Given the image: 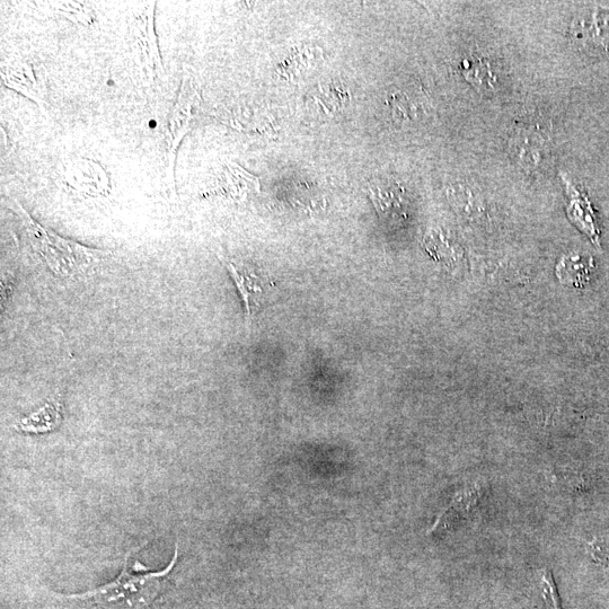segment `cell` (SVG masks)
<instances>
[{
    "instance_id": "obj_1",
    "label": "cell",
    "mask_w": 609,
    "mask_h": 609,
    "mask_svg": "<svg viewBox=\"0 0 609 609\" xmlns=\"http://www.w3.org/2000/svg\"><path fill=\"white\" fill-rule=\"evenodd\" d=\"M129 552L123 563L120 575L99 588L85 593L58 596L66 603H73L86 608L100 609H144L152 605L163 593L171 573L178 563L179 543H175L174 555L169 566L163 571L138 573L135 566L129 567Z\"/></svg>"
},
{
    "instance_id": "obj_6",
    "label": "cell",
    "mask_w": 609,
    "mask_h": 609,
    "mask_svg": "<svg viewBox=\"0 0 609 609\" xmlns=\"http://www.w3.org/2000/svg\"><path fill=\"white\" fill-rule=\"evenodd\" d=\"M572 37L589 50L609 47V12L595 8L578 15L572 23Z\"/></svg>"
},
{
    "instance_id": "obj_2",
    "label": "cell",
    "mask_w": 609,
    "mask_h": 609,
    "mask_svg": "<svg viewBox=\"0 0 609 609\" xmlns=\"http://www.w3.org/2000/svg\"><path fill=\"white\" fill-rule=\"evenodd\" d=\"M10 207L25 229L26 237L35 253L56 276L65 279L84 277L97 264L110 257V251L91 249L74 241L66 240L50 229L43 227L29 215L15 198L7 199Z\"/></svg>"
},
{
    "instance_id": "obj_19",
    "label": "cell",
    "mask_w": 609,
    "mask_h": 609,
    "mask_svg": "<svg viewBox=\"0 0 609 609\" xmlns=\"http://www.w3.org/2000/svg\"><path fill=\"white\" fill-rule=\"evenodd\" d=\"M538 589H540L545 609H560L559 596L549 569L538 572Z\"/></svg>"
},
{
    "instance_id": "obj_11",
    "label": "cell",
    "mask_w": 609,
    "mask_h": 609,
    "mask_svg": "<svg viewBox=\"0 0 609 609\" xmlns=\"http://www.w3.org/2000/svg\"><path fill=\"white\" fill-rule=\"evenodd\" d=\"M63 414H61V403L58 399H52L29 416L23 417L16 423L15 428L28 434L40 435L54 431L60 425Z\"/></svg>"
},
{
    "instance_id": "obj_12",
    "label": "cell",
    "mask_w": 609,
    "mask_h": 609,
    "mask_svg": "<svg viewBox=\"0 0 609 609\" xmlns=\"http://www.w3.org/2000/svg\"><path fill=\"white\" fill-rule=\"evenodd\" d=\"M349 102L348 88L337 82L320 85L319 90L313 95L315 109L325 117H333L340 113Z\"/></svg>"
},
{
    "instance_id": "obj_8",
    "label": "cell",
    "mask_w": 609,
    "mask_h": 609,
    "mask_svg": "<svg viewBox=\"0 0 609 609\" xmlns=\"http://www.w3.org/2000/svg\"><path fill=\"white\" fill-rule=\"evenodd\" d=\"M260 192L257 176L236 163H227L217 176L213 193L235 202H242L251 194Z\"/></svg>"
},
{
    "instance_id": "obj_3",
    "label": "cell",
    "mask_w": 609,
    "mask_h": 609,
    "mask_svg": "<svg viewBox=\"0 0 609 609\" xmlns=\"http://www.w3.org/2000/svg\"><path fill=\"white\" fill-rule=\"evenodd\" d=\"M200 101V96L189 73L184 74L178 101H176L169 119V152H167V180L170 188L175 189V162L178 149L185 135L188 134L194 117L193 110Z\"/></svg>"
},
{
    "instance_id": "obj_7",
    "label": "cell",
    "mask_w": 609,
    "mask_h": 609,
    "mask_svg": "<svg viewBox=\"0 0 609 609\" xmlns=\"http://www.w3.org/2000/svg\"><path fill=\"white\" fill-rule=\"evenodd\" d=\"M219 259L225 264V268L241 296L245 310V320L249 324L262 303L264 295L262 279L244 264H236L222 257V255H219Z\"/></svg>"
},
{
    "instance_id": "obj_4",
    "label": "cell",
    "mask_w": 609,
    "mask_h": 609,
    "mask_svg": "<svg viewBox=\"0 0 609 609\" xmlns=\"http://www.w3.org/2000/svg\"><path fill=\"white\" fill-rule=\"evenodd\" d=\"M155 5V2L147 4L134 23L136 58L150 79L165 73L155 32Z\"/></svg>"
},
{
    "instance_id": "obj_10",
    "label": "cell",
    "mask_w": 609,
    "mask_h": 609,
    "mask_svg": "<svg viewBox=\"0 0 609 609\" xmlns=\"http://www.w3.org/2000/svg\"><path fill=\"white\" fill-rule=\"evenodd\" d=\"M0 75H2V82L6 87L28 97L44 111L46 100H44L42 86L35 77L30 64L22 60L6 61L2 64Z\"/></svg>"
},
{
    "instance_id": "obj_9",
    "label": "cell",
    "mask_w": 609,
    "mask_h": 609,
    "mask_svg": "<svg viewBox=\"0 0 609 609\" xmlns=\"http://www.w3.org/2000/svg\"><path fill=\"white\" fill-rule=\"evenodd\" d=\"M369 197L384 222L396 223L406 218L408 201L400 184L393 181L378 182L369 188Z\"/></svg>"
},
{
    "instance_id": "obj_17",
    "label": "cell",
    "mask_w": 609,
    "mask_h": 609,
    "mask_svg": "<svg viewBox=\"0 0 609 609\" xmlns=\"http://www.w3.org/2000/svg\"><path fill=\"white\" fill-rule=\"evenodd\" d=\"M388 105H390L394 117L401 120L417 119L423 109V103L418 97L401 91L390 95Z\"/></svg>"
},
{
    "instance_id": "obj_15",
    "label": "cell",
    "mask_w": 609,
    "mask_h": 609,
    "mask_svg": "<svg viewBox=\"0 0 609 609\" xmlns=\"http://www.w3.org/2000/svg\"><path fill=\"white\" fill-rule=\"evenodd\" d=\"M480 499V489L478 485L467 487L456 494L445 513L437 520V524L431 531H436L438 527H445L453 524L454 520L466 516L472 507L476 506Z\"/></svg>"
},
{
    "instance_id": "obj_18",
    "label": "cell",
    "mask_w": 609,
    "mask_h": 609,
    "mask_svg": "<svg viewBox=\"0 0 609 609\" xmlns=\"http://www.w3.org/2000/svg\"><path fill=\"white\" fill-rule=\"evenodd\" d=\"M51 7L54 8L55 12L64 15L70 21L84 25H90L94 21V13L91 8L82 3L61 2L56 3V5L51 4Z\"/></svg>"
},
{
    "instance_id": "obj_16",
    "label": "cell",
    "mask_w": 609,
    "mask_h": 609,
    "mask_svg": "<svg viewBox=\"0 0 609 609\" xmlns=\"http://www.w3.org/2000/svg\"><path fill=\"white\" fill-rule=\"evenodd\" d=\"M571 206L569 213L572 220H575L579 228L582 229L594 243L598 244V228L596 226L594 211L591 209L587 198L582 196L577 190H571Z\"/></svg>"
},
{
    "instance_id": "obj_14",
    "label": "cell",
    "mask_w": 609,
    "mask_h": 609,
    "mask_svg": "<svg viewBox=\"0 0 609 609\" xmlns=\"http://www.w3.org/2000/svg\"><path fill=\"white\" fill-rule=\"evenodd\" d=\"M461 72L467 83L471 84L481 93H490L496 90L498 76L488 60L483 58L465 59L461 65Z\"/></svg>"
},
{
    "instance_id": "obj_13",
    "label": "cell",
    "mask_w": 609,
    "mask_h": 609,
    "mask_svg": "<svg viewBox=\"0 0 609 609\" xmlns=\"http://www.w3.org/2000/svg\"><path fill=\"white\" fill-rule=\"evenodd\" d=\"M593 268V259H586L581 257V255L572 254L562 258L558 268H556V275H558L561 284L582 288L588 284L590 272Z\"/></svg>"
},
{
    "instance_id": "obj_5",
    "label": "cell",
    "mask_w": 609,
    "mask_h": 609,
    "mask_svg": "<svg viewBox=\"0 0 609 609\" xmlns=\"http://www.w3.org/2000/svg\"><path fill=\"white\" fill-rule=\"evenodd\" d=\"M509 146L515 161L528 172L541 171L550 161L549 143L536 130L523 128L516 131Z\"/></svg>"
}]
</instances>
